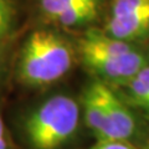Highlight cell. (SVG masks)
Wrapping results in <instances>:
<instances>
[{
    "label": "cell",
    "mask_w": 149,
    "mask_h": 149,
    "mask_svg": "<svg viewBox=\"0 0 149 149\" xmlns=\"http://www.w3.org/2000/svg\"><path fill=\"white\" fill-rule=\"evenodd\" d=\"M114 90L134 111L141 112L149 119V65L128 82Z\"/></svg>",
    "instance_id": "6"
},
{
    "label": "cell",
    "mask_w": 149,
    "mask_h": 149,
    "mask_svg": "<svg viewBox=\"0 0 149 149\" xmlns=\"http://www.w3.org/2000/svg\"><path fill=\"white\" fill-rule=\"evenodd\" d=\"M77 60L76 46L66 36L39 29L24 41L16 61V80L26 87H46L58 82Z\"/></svg>",
    "instance_id": "2"
},
{
    "label": "cell",
    "mask_w": 149,
    "mask_h": 149,
    "mask_svg": "<svg viewBox=\"0 0 149 149\" xmlns=\"http://www.w3.org/2000/svg\"><path fill=\"white\" fill-rule=\"evenodd\" d=\"M101 10V0H85L67 11L56 16L51 25L62 29H73L90 25L97 19Z\"/></svg>",
    "instance_id": "7"
},
{
    "label": "cell",
    "mask_w": 149,
    "mask_h": 149,
    "mask_svg": "<svg viewBox=\"0 0 149 149\" xmlns=\"http://www.w3.org/2000/svg\"><path fill=\"white\" fill-rule=\"evenodd\" d=\"M102 31L133 44H149V0H113Z\"/></svg>",
    "instance_id": "4"
},
{
    "label": "cell",
    "mask_w": 149,
    "mask_h": 149,
    "mask_svg": "<svg viewBox=\"0 0 149 149\" xmlns=\"http://www.w3.org/2000/svg\"><path fill=\"white\" fill-rule=\"evenodd\" d=\"M81 117V104L73 97L54 95L26 116L25 139L31 149H61L76 136Z\"/></svg>",
    "instance_id": "3"
},
{
    "label": "cell",
    "mask_w": 149,
    "mask_h": 149,
    "mask_svg": "<svg viewBox=\"0 0 149 149\" xmlns=\"http://www.w3.org/2000/svg\"><path fill=\"white\" fill-rule=\"evenodd\" d=\"M82 1L85 0H37V8L41 17L50 24L56 16Z\"/></svg>",
    "instance_id": "8"
},
{
    "label": "cell",
    "mask_w": 149,
    "mask_h": 149,
    "mask_svg": "<svg viewBox=\"0 0 149 149\" xmlns=\"http://www.w3.org/2000/svg\"><path fill=\"white\" fill-rule=\"evenodd\" d=\"M16 24V6L14 0H0V42L9 40Z\"/></svg>",
    "instance_id": "9"
},
{
    "label": "cell",
    "mask_w": 149,
    "mask_h": 149,
    "mask_svg": "<svg viewBox=\"0 0 149 149\" xmlns=\"http://www.w3.org/2000/svg\"><path fill=\"white\" fill-rule=\"evenodd\" d=\"M87 149H137L129 142L123 141H97Z\"/></svg>",
    "instance_id": "10"
},
{
    "label": "cell",
    "mask_w": 149,
    "mask_h": 149,
    "mask_svg": "<svg viewBox=\"0 0 149 149\" xmlns=\"http://www.w3.org/2000/svg\"><path fill=\"white\" fill-rule=\"evenodd\" d=\"M143 149H149V141L147 142V144H146V146H144V148Z\"/></svg>",
    "instance_id": "13"
},
{
    "label": "cell",
    "mask_w": 149,
    "mask_h": 149,
    "mask_svg": "<svg viewBox=\"0 0 149 149\" xmlns=\"http://www.w3.org/2000/svg\"><path fill=\"white\" fill-rule=\"evenodd\" d=\"M104 118L100 141L129 142L138 136L139 125L134 109L113 87L106 85L103 92Z\"/></svg>",
    "instance_id": "5"
},
{
    "label": "cell",
    "mask_w": 149,
    "mask_h": 149,
    "mask_svg": "<svg viewBox=\"0 0 149 149\" xmlns=\"http://www.w3.org/2000/svg\"><path fill=\"white\" fill-rule=\"evenodd\" d=\"M0 149H14L10 134H9L4 119L0 114Z\"/></svg>",
    "instance_id": "12"
},
{
    "label": "cell",
    "mask_w": 149,
    "mask_h": 149,
    "mask_svg": "<svg viewBox=\"0 0 149 149\" xmlns=\"http://www.w3.org/2000/svg\"><path fill=\"white\" fill-rule=\"evenodd\" d=\"M77 58L95 80L119 87L149 65V44L114 39L101 29H90L76 41Z\"/></svg>",
    "instance_id": "1"
},
{
    "label": "cell",
    "mask_w": 149,
    "mask_h": 149,
    "mask_svg": "<svg viewBox=\"0 0 149 149\" xmlns=\"http://www.w3.org/2000/svg\"><path fill=\"white\" fill-rule=\"evenodd\" d=\"M9 40H5V41H1V42H0V81L3 80L4 73L6 71V66H8L9 52H10V44H9Z\"/></svg>",
    "instance_id": "11"
}]
</instances>
